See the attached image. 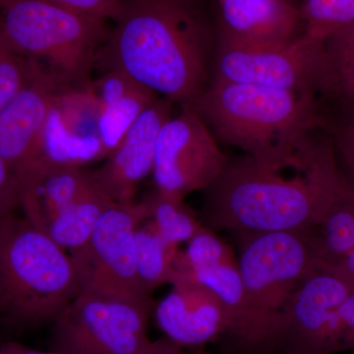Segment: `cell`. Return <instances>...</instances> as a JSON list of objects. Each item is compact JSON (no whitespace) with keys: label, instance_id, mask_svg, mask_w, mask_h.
I'll return each mask as SVG.
<instances>
[{"label":"cell","instance_id":"1","mask_svg":"<svg viewBox=\"0 0 354 354\" xmlns=\"http://www.w3.org/2000/svg\"><path fill=\"white\" fill-rule=\"evenodd\" d=\"M113 22L95 60L102 69L181 106L207 88L218 35L202 0H122Z\"/></svg>","mask_w":354,"mask_h":354},{"label":"cell","instance_id":"2","mask_svg":"<svg viewBox=\"0 0 354 354\" xmlns=\"http://www.w3.org/2000/svg\"><path fill=\"white\" fill-rule=\"evenodd\" d=\"M297 164V174L286 177V167H270L250 156L228 160L218 178L203 190V225L236 234L315 227L346 177L323 132L307 142Z\"/></svg>","mask_w":354,"mask_h":354},{"label":"cell","instance_id":"3","mask_svg":"<svg viewBox=\"0 0 354 354\" xmlns=\"http://www.w3.org/2000/svg\"><path fill=\"white\" fill-rule=\"evenodd\" d=\"M186 106L216 139L274 167L292 164L298 149L322 125L315 95L249 84L209 83Z\"/></svg>","mask_w":354,"mask_h":354},{"label":"cell","instance_id":"4","mask_svg":"<svg viewBox=\"0 0 354 354\" xmlns=\"http://www.w3.org/2000/svg\"><path fill=\"white\" fill-rule=\"evenodd\" d=\"M244 298L223 339L239 354H270L279 314L307 277L322 267L315 227L237 234Z\"/></svg>","mask_w":354,"mask_h":354},{"label":"cell","instance_id":"5","mask_svg":"<svg viewBox=\"0 0 354 354\" xmlns=\"http://www.w3.org/2000/svg\"><path fill=\"white\" fill-rule=\"evenodd\" d=\"M81 291L69 253L25 218L0 223V319L14 329L57 320Z\"/></svg>","mask_w":354,"mask_h":354},{"label":"cell","instance_id":"6","mask_svg":"<svg viewBox=\"0 0 354 354\" xmlns=\"http://www.w3.org/2000/svg\"><path fill=\"white\" fill-rule=\"evenodd\" d=\"M106 22L44 0H4L0 6L7 41L41 64L60 93L90 88L91 70L109 36Z\"/></svg>","mask_w":354,"mask_h":354},{"label":"cell","instance_id":"7","mask_svg":"<svg viewBox=\"0 0 354 354\" xmlns=\"http://www.w3.org/2000/svg\"><path fill=\"white\" fill-rule=\"evenodd\" d=\"M152 298L81 290L53 323L51 351L65 354H143L150 344Z\"/></svg>","mask_w":354,"mask_h":354},{"label":"cell","instance_id":"8","mask_svg":"<svg viewBox=\"0 0 354 354\" xmlns=\"http://www.w3.org/2000/svg\"><path fill=\"white\" fill-rule=\"evenodd\" d=\"M147 220L144 202H111L83 245L69 252L81 290L148 298L137 276L136 232Z\"/></svg>","mask_w":354,"mask_h":354},{"label":"cell","instance_id":"9","mask_svg":"<svg viewBox=\"0 0 354 354\" xmlns=\"http://www.w3.org/2000/svg\"><path fill=\"white\" fill-rule=\"evenodd\" d=\"M351 286L335 268H318L300 283L283 311L270 354L342 353L341 307Z\"/></svg>","mask_w":354,"mask_h":354},{"label":"cell","instance_id":"10","mask_svg":"<svg viewBox=\"0 0 354 354\" xmlns=\"http://www.w3.org/2000/svg\"><path fill=\"white\" fill-rule=\"evenodd\" d=\"M323 41L302 32L272 46L216 44L209 83H237L316 97Z\"/></svg>","mask_w":354,"mask_h":354},{"label":"cell","instance_id":"11","mask_svg":"<svg viewBox=\"0 0 354 354\" xmlns=\"http://www.w3.org/2000/svg\"><path fill=\"white\" fill-rule=\"evenodd\" d=\"M181 109L160 129L152 174L156 189L185 198L209 187L230 158L201 118L189 106Z\"/></svg>","mask_w":354,"mask_h":354},{"label":"cell","instance_id":"12","mask_svg":"<svg viewBox=\"0 0 354 354\" xmlns=\"http://www.w3.org/2000/svg\"><path fill=\"white\" fill-rule=\"evenodd\" d=\"M58 93L57 83L32 60L29 80L0 111V157L15 176L20 195L46 164L44 127Z\"/></svg>","mask_w":354,"mask_h":354},{"label":"cell","instance_id":"13","mask_svg":"<svg viewBox=\"0 0 354 354\" xmlns=\"http://www.w3.org/2000/svg\"><path fill=\"white\" fill-rule=\"evenodd\" d=\"M174 102L160 97L140 115L106 162L92 172L97 188L113 202L133 201L139 184L152 174L158 134Z\"/></svg>","mask_w":354,"mask_h":354},{"label":"cell","instance_id":"14","mask_svg":"<svg viewBox=\"0 0 354 354\" xmlns=\"http://www.w3.org/2000/svg\"><path fill=\"white\" fill-rule=\"evenodd\" d=\"M153 309L165 337L183 348L221 341L230 330V313L220 297L197 283L176 281Z\"/></svg>","mask_w":354,"mask_h":354},{"label":"cell","instance_id":"15","mask_svg":"<svg viewBox=\"0 0 354 354\" xmlns=\"http://www.w3.org/2000/svg\"><path fill=\"white\" fill-rule=\"evenodd\" d=\"M176 281H193L216 293L230 313L232 323L227 335L230 332L241 316L243 281L239 258L214 230L204 227L184 250H179L171 285Z\"/></svg>","mask_w":354,"mask_h":354},{"label":"cell","instance_id":"16","mask_svg":"<svg viewBox=\"0 0 354 354\" xmlns=\"http://www.w3.org/2000/svg\"><path fill=\"white\" fill-rule=\"evenodd\" d=\"M218 43L272 46L298 37L301 16L288 0H216Z\"/></svg>","mask_w":354,"mask_h":354},{"label":"cell","instance_id":"17","mask_svg":"<svg viewBox=\"0 0 354 354\" xmlns=\"http://www.w3.org/2000/svg\"><path fill=\"white\" fill-rule=\"evenodd\" d=\"M95 187L92 172L46 160L34 183L21 194L20 208L26 220L44 232L53 218Z\"/></svg>","mask_w":354,"mask_h":354},{"label":"cell","instance_id":"18","mask_svg":"<svg viewBox=\"0 0 354 354\" xmlns=\"http://www.w3.org/2000/svg\"><path fill=\"white\" fill-rule=\"evenodd\" d=\"M316 99L322 115L354 113V22L323 41Z\"/></svg>","mask_w":354,"mask_h":354},{"label":"cell","instance_id":"19","mask_svg":"<svg viewBox=\"0 0 354 354\" xmlns=\"http://www.w3.org/2000/svg\"><path fill=\"white\" fill-rule=\"evenodd\" d=\"M317 253L324 267L335 268L354 249V184L348 179L330 200L315 227Z\"/></svg>","mask_w":354,"mask_h":354},{"label":"cell","instance_id":"20","mask_svg":"<svg viewBox=\"0 0 354 354\" xmlns=\"http://www.w3.org/2000/svg\"><path fill=\"white\" fill-rule=\"evenodd\" d=\"M43 152L48 162L76 167L104 158V146L97 135L83 134L67 125L57 95L44 127Z\"/></svg>","mask_w":354,"mask_h":354},{"label":"cell","instance_id":"21","mask_svg":"<svg viewBox=\"0 0 354 354\" xmlns=\"http://www.w3.org/2000/svg\"><path fill=\"white\" fill-rule=\"evenodd\" d=\"M142 84L100 108L97 135L104 146V158L118 148L127 133L147 109L160 99Z\"/></svg>","mask_w":354,"mask_h":354},{"label":"cell","instance_id":"22","mask_svg":"<svg viewBox=\"0 0 354 354\" xmlns=\"http://www.w3.org/2000/svg\"><path fill=\"white\" fill-rule=\"evenodd\" d=\"M178 252V245L162 239L152 221H143L136 232V267L144 292L151 295L155 288L171 283Z\"/></svg>","mask_w":354,"mask_h":354},{"label":"cell","instance_id":"23","mask_svg":"<svg viewBox=\"0 0 354 354\" xmlns=\"http://www.w3.org/2000/svg\"><path fill=\"white\" fill-rule=\"evenodd\" d=\"M111 202L97 186L53 218L44 234L64 250H76L87 241L102 212Z\"/></svg>","mask_w":354,"mask_h":354},{"label":"cell","instance_id":"24","mask_svg":"<svg viewBox=\"0 0 354 354\" xmlns=\"http://www.w3.org/2000/svg\"><path fill=\"white\" fill-rule=\"evenodd\" d=\"M185 198L156 189L144 200L147 220L152 221L158 234L169 243L191 241L204 228L199 214L184 202Z\"/></svg>","mask_w":354,"mask_h":354},{"label":"cell","instance_id":"25","mask_svg":"<svg viewBox=\"0 0 354 354\" xmlns=\"http://www.w3.org/2000/svg\"><path fill=\"white\" fill-rule=\"evenodd\" d=\"M301 19L304 34L323 41L354 22V0H304Z\"/></svg>","mask_w":354,"mask_h":354},{"label":"cell","instance_id":"26","mask_svg":"<svg viewBox=\"0 0 354 354\" xmlns=\"http://www.w3.org/2000/svg\"><path fill=\"white\" fill-rule=\"evenodd\" d=\"M32 70V60L14 50L0 27V111L24 87Z\"/></svg>","mask_w":354,"mask_h":354},{"label":"cell","instance_id":"27","mask_svg":"<svg viewBox=\"0 0 354 354\" xmlns=\"http://www.w3.org/2000/svg\"><path fill=\"white\" fill-rule=\"evenodd\" d=\"M332 144L342 174L354 184V113L322 115V127Z\"/></svg>","mask_w":354,"mask_h":354},{"label":"cell","instance_id":"28","mask_svg":"<svg viewBox=\"0 0 354 354\" xmlns=\"http://www.w3.org/2000/svg\"><path fill=\"white\" fill-rule=\"evenodd\" d=\"M71 12L108 21L113 20L122 0H44Z\"/></svg>","mask_w":354,"mask_h":354},{"label":"cell","instance_id":"29","mask_svg":"<svg viewBox=\"0 0 354 354\" xmlns=\"http://www.w3.org/2000/svg\"><path fill=\"white\" fill-rule=\"evenodd\" d=\"M20 208V190L15 176L0 157V223L16 215Z\"/></svg>","mask_w":354,"mask_h":354},{"label":"cell","instance_id":"30","mask_svg":"<svg viewBox=\"0 0 354 354\" xmlns=\"http://www.w3.org/2000/svg\"><path fill=\"white\" fill-rule=\"evenodd\" d=\"M342 351H354V288L351 286L341 307Z\"/></svg>","mask_w":354,"mask_h":354},{"label":"cell","instance_id":"31","mask_svg":"<svg viewBox=\"0 0 354 354\" xmlns=\"http://www.w3.org/2000/svg\"><path fill=\"white\" fill-rule=\"evenodd\" d=\"M143 354H190V353L185 348L177 346L164 335L156 341H151Z\"/></svg>","mask_w":354,"mask_h":354},{"label":"cell","instance_id":"32","mask_svg":"<svg viewBox=\"0 0 354 354\" xmlns=\"http://www.w3.org/2000/svg\"><path fill=\"white\" fill-rule=\"evenodd\" d=\"M0 354H65L58 351H41L28 348L16 342H7L0 346Z\"/></svg>","mask_w":354,"mask_h":354},{"label":"cell","instance_id":"33","mask_svg":"<svg viewBox=\"0 0 354 354\" xmlns=\"http://www.w3.org/2000/svg\"><path fill=\"white\" fill-rule=\"evenodd\" d=\"M335 268L354 288V249Z\"/></svg>","mask_w":354,"mask_h":354},{"label":"cell","instance_id":"34","mask_svg":"<svg viewBox=\"0 0 354 354\" xmlns=\"http://www.w3.org/2000/svg\"><path fill=\"white\" fill-rule=\"evenodd\" d=\"M189 353L190 354H212L208 353V351H204L202 348L191 349Z\"/></svg>","mask_w":354,"mask_h":354},{"label":"cell","instance_id":"35","mask_svg":"<svg viewBox=\"0 0 354 354\" xmlns=\"http://www.w3.org/2000/svg\"><path fill=\"white\" fill-rule=\"evenodd\" d=\"M4 0H0V6H1L2 2H3Z\"/></svg>","mask_w":354,"mask_h":354}]
</instances>
